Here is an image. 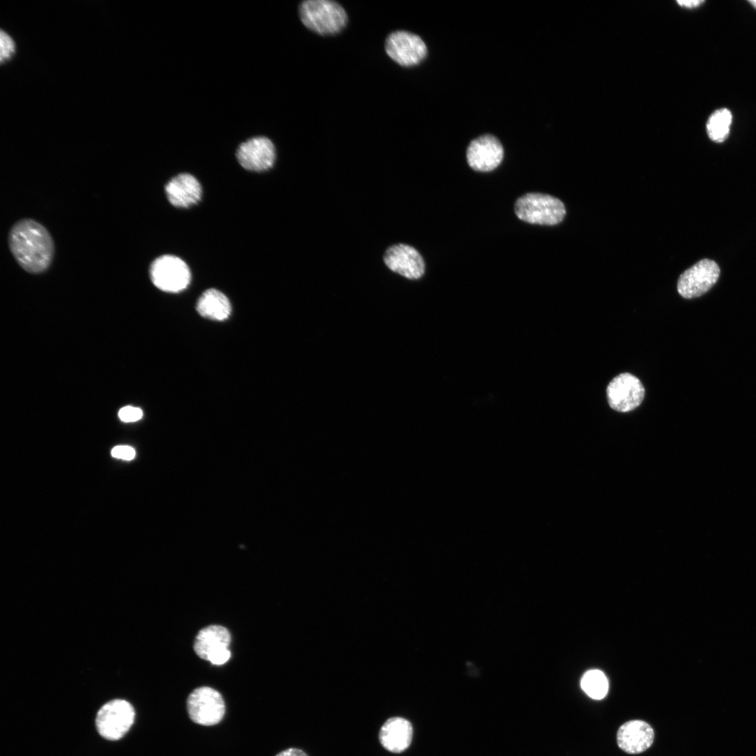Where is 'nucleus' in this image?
I'll use <instances>...</instances> for the list:
<instances>
[{"label": "nucleus", "instance_id": "obj_1", "mask_svg": "<svg viewBox=\"0 0 756 756\" xmlns=\"http://www.w3.org/2000/svg\"><path fill=\"white\" fill-rule=\"evenodd\" d=\"M8 245L18 263L30 273L45 271L53 258L52 237L44 226L32 219L20 220L12 227Z\"/></svg>", "mask_w": 756, "mask_h": 756}, {"label": "nucleus", "instance_id": "obj_2", "mask_svg": "<svg viewBox=\"0 0 756 756\" xmlns=\"http://www.w3.org/2000/svg\"><path fill=\"white\" fill-rule=\"evenodd\" d=\"M303 24L321 35L340 32L347 23V15L338 3L329 0H307L299 7Z\"/></svg>", "mask_w": 756, "mask_h": 756}, {"label": "nucleus", "instance_id": "obj_3", "mask_svg": "<svg viewBox=\"0 0 756 756\" xmlns=\"http://www.w3.org/2000/svg\"><path fill=\"white\" fill-rule=\"evenodd\" d=\"M514 212L522 220L543 225L559 223L566 214L563 202L559 199L542 193L529 192L515 202Z\"/></svg>", "mask_w": 756, "mask_h": 756}, {"label": "nucleus", "instance_id": "obj_4", "mask_svg": "<svg viewBox=\"0 0 756 756\" xmlns=\"http://www.w3.org/2000/svg\"><path fill=\"white\" fill-rule=\"evenodd\" d=\"M153 284L160 290L178 293L186 289L191 279L188 265L174 255H163L155 259L150 267Z\"/></svg>", "mask_w": 756, "mask_h": 756}, {"label": "nucleus", "instance_id": "obj_5", "mask_svg": "<svg viewBox=\"0 0 756 756\" xmlns=\"http://www.w3.org/2000/svg\"><path fill=\"white\" fill-rule=\"evenodd\" d=\"M135 711L132 704L123 699H114L99 710L96 726L99 734L108 740L121 738L134 723Z\"/></svg>", "mask_w": 756, "mask_h": 756}, {"label": "nucleus", "instance_id": "obj_6", "mask_svg": "<svg viewBox=\"0 0 756 756\" xmlns=\"http://www.w3.org/2000/svg\"><path fill=\"white\" fill-rule=\"evenodd\" d=\"M190 720L200 725L212 726L224 717L225 706L221 694L209 687L195 689L187 699Z\"/></svg>", "mask_w": 756, "mask_h": 756}, {"label": "nucleus", "instance_id": "obj_7", "mask_svg": "<svg viewBox=\"0 0 756 756\" xmlns=\"http://www.w3.org/2000/svg\"><path fill=\"white\" fill-rule=\"evenodd\" d=\"M720 272V267L715 261L701 260L680 276L678 291L685 298L699 297L717 282Z\"/></svg>", "mask_w": 756, "mask_h": 756}, {"label": "nucleus", "instance_id": "obj_8", "mask_svg": "<svg viewBox=\"0 0 756 756\" xmlns=\"http://www.w3.org/2000/svg\"><path fill=\"white\" fill-rule=\"evenodd\" d=\"M606 395L612 409L627 412L640 405L645 396V388L636 377L625 372L610 381L606 388Z\"/></svg>", "mask_w": 756, "mask_h": 756}, {"label": "nucleus", "instance_id": "obj_9", "mask_svg": "<svg viewBox=\"0 0 756 756\" xmlns=\"http://www.w3.org/2000/svg\"><path fill=\"white\" fill-rule=\"evenodd\" d=\"M388 57L402 66H412L420 63L427 55V48L418 35L406 31L391 33L385 42Z\"/></svg>", "mask_w": 756, "mask_h": 756}, {"label": "nucleus", "instance_id": "obj_10", "mask_svg": "<svg viewBox=\"0 0 756 756\" xmlns=\"http://www.w3.org/2000/svg\"><path fill=\"white\" fill-rule=\"evenodd\" d=\"M383 260L390 270L410 280L420 279L425 272L424 260L419 252L405 244L389 246Z\"/></svg>", "mask_w": 756, "mask_h": 756}, {"label": "nucleus", "instance_id": "obj_11", "mask_svg": "<svg viewBox=\"0 0 756 756\" xmlns=\"http://www.w3.org/2000/svg\"><path fill=\"white\" fill-rule=\"evenodd\" d=\"M236 155L240 165L251 172L268 170L276 158L273 143L264 136L254 137L241 144Z\"/></svg>", "mask_w": 756, "mask_h": 756}, {"label": "nucleus", "instance_id": "obj_12", "mask_svg": "<svg viewBox=\"0 0 756 756\" xmlns=\"http://www.w3.org/2000/svg\"><path fill=\"white\" fill-rule=\"evenodd\" d=\"M503 154V148L499 140L491 134H485L470 142L466 157L472 169L486 172L492 171L500 164Z\"/></svg>", "mask_w": 756, "mask_h": 756}, {"label": "nucleus", "instance_id": "obj_13", "mask_svg": "<svg viewBox=\"0 0 756 756\" xmlns=\"http://www.w3.org/2000/svg\"><path fill=\"white\" fill-rule=\"evenodd\" d=\"M654 732L645 721L632 720L622 724L617 732L619 748L630 755L640 754L653 743Z\"/></svg>", "mask_w": 756, "mask_h": 756}, {"label": "nucleus", "instance_id": "obj_14", "mask_svg": "<svg viewBox=\"0 0 756 756\" xmlns=\"http://www.w3.org/2000/svg\"><path fill=\"white\" fill-rule=\"evenodd\" d=\"M165 193L174 206L188 208L200 202L202 195L201 184L192 174H179L166 184Z\"/></svg>", "mask_w": 756, "mask_h": 756}, {"label": "nucleus", "instance_id": "obj_15", "mask_svg": "<svg viewBox=\"0 0 756 756\" xmlns=\"http://www.w3.org/2000/svg\"><path fill=\"white\" fill-rule=\"evenodd\" d=\"M412 733V726L407 720L400 717L391 718L380 729L379 741L386 750L400 753L410 746Z\"/></svg>", "mask_w": 756, "mask_h": 756}, {"label": "nucleus", "instance_id": "obj_16", "mask_svg": "<svg viewBox=\"0 0 756 756\" xmlns=\"http://www.w3.org/2000/svg\"><path fill=\"white\" fill-rule=\"evenodd\" d=\"M230 640V634L225 627L210 625L199 631L194 650L200 658L208 661L216 652L228 648Z\"/></svg>", "mask_w": 756, "mask_h": 756}, {"label": "nucleus", "instance_id": "obj_17", "mask_svg": "<svg viewBox=\"0 0 756 756\" xmlns=\"http://www.w3.org/2000/svg\"><path fill=\"white\" fill-rule=\"evenodd\" d=\"M197 311L203 317L216 321L227 318L231 313V304L221 291L209 288L197 300Z\"/></svg>", "mask_w": 756, "mask_h": 756}, {"label": "nucleus", "instance_id": "obj_18", "mask_svg": "<svg viewBox=\"0 0 756 756\" xmlns=\"http://www.w3.org/2000/svg\"><path fill=\"white\" fill-rule=\"evenodd\" d=\"M732 115L727 108L715 111L709 117L706 130L709 138L717 143L724 141L729 135Z\"/></svg>", "mask_w": 756, "mask_h": 756}, {"label": "nucleus", "instance_id": "obj_19", "mask_svg": "<svg viewBox=\"0 0 756 756\" xmlns=\"http://www.w3.org/2000/svg\"><path fill=\"white\" fill-rule=\"evenodd\" d=\"M580 685L583 691L594 699L604 698L608 690L605 674L596 669L587 671L581 678Z\"/></svg>", "mask_w": 756, "mask_h": 756}, {"label": "nucleus", "instance_id": "obj_20", "mask_svg": "<svg viewBox=\"0 0 756 756\" xmlns=\"http://www.w3.org/2000/svg\"><path fill=\"white\" fill-rule=\"evenodd\" d=\"M1 62L8 59L15 51V43L12 38L5 31L0 32Z\"/></svg>", "mask_w": 756, "mask_h": 756}, {"label": "nucleus", "instance_id": "obj_21", "mask_svg": "<svg viewBox=\"0 0 756 756\" xmlns=\"http://www.w3.org/2000/svg\"><path fill=\"white\" fill-rule=\"evenodd\" d=\"M142 410L139 407L125 406L118 412V416L124 422H134L141 419Z\"/></svg>", "mask_w": 756, "mask_h": 756}, {"label": "nucleus", "instance_id": "obj_22", "mask_svg": "<svg viewBox=\"0 0 756 756\" xmlns=\"http://www.w3.org/2000/svg\"><path fill=\"white\" fill-rule=\"evenodd\" d=\"M112 456L124 460H132L135 456V450L127 445H119L111 450Z\"/></svg>", "mask_w": 756, "mask_h": 756}, {"label": "nucleus", "instance_id": "obj_23", "mask_svg": "<svg viewBox=\"0 0 756 756\" xmlns=\"http://www.w3.org/2000/svg\"><path fill=\"white\" fill-rule=\"evenodd\" d=\"M231 652L229 648L220 650L210 657L208 661L216 665H221L227 662L230 658Z\"/></svg>", "mask_w": 756, "mask_h": 756}, {"label": "nucleus", "instance_id": "obj_24", "mask_svg": "<svg viewBox=\"0 0 756 756\" xmlns=\"http://www.w3.org/2000/svg\"><path fill=\"white\" fill-rule=\"evenodd\" d=\"M276 756H307L302 750L290 748L279 752Z\"/></svg>", "mask_w": 756, "mask_h": 756}, {"label": "nucleus", "instance_id": "obj_25", "mask_svg": "<svg viewBox=\"0 0 756 756\" xmlns=\"http://www.w3.org/2000/svg\"><path fill=\"white\" fill-rule=\"evenodd\" d=\"M676 2L680 6H682V7L686 8L692 9V8L699 6L701 4L704 3V1H699V0L691 1L690 0V1H677Z\"/></svg>", "mask_w": 756, "mask_h": 756}, {"label": "nucleus", "instance_id": "obj_26", "mask_svg": "<svg viewBox=\"0 0 756 756\" xmlns=\"http://www.w3.org/2000/svg\"><path fill=\"white\" fill-rule=\"evenodd\" d=\"M756 8V0L749 1Z\"/></svg>", "mask_w": 756, "mask_h": 756}]
</instances>
